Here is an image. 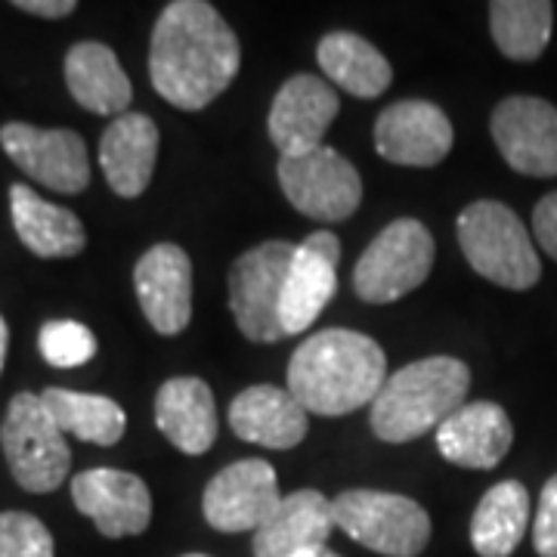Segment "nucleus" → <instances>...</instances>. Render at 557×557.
<instances>
[{"label": "nucleus", "instance_id": "20e7f679", "mask_svg": "<svg viewBox=\"0 0 557 557\" xmlns=\"http://www.w3.org/2000/svg\"><path fill=\"white\" fill-rule=\"evenodd\" d=\"M461 255L493 285L530 292L542 278V260L523 220L502 201H474L456 220Z\"/></svg>", "mask_w": 557, "mask_h": 557}, {"label": "nucleus", "instance_id": "cd10ccee", "mask_svg": "<svg viewBox=\"0 0 557 557\" xmlns=\"http://www.w3.org/2000/svg\"><path fill=\"white\" fill-rule=\"evenodd\" d=\"M555 25V7L548 0H493L490 32L498 53L515 62H536Z\"/></svg>", "mask_w": 557, "mask_h": 557}, {"label": "nucleus", "instance_id": "dca6fc26", "mask_svg": "<svg viewBox=\"0 0 557 557\" xmlns=\"http://www.w3.org/2000/svg\"><path fill=\"white\" fill-rule=\"evenodd\" d=\"M341 100L335 87H329L317 75H295L278 87L270 106L267 131L282 156H304L325 146L322 137L338 119Z\"/></svg>", "mask_w": 557, "mask_h": 557}, {"label": "nucleus", "instance_id": "5701e85b", "mask_svg": "<svg viewBox=\"0 0 557 557\" xmlns=\"http://www.w3.org/2000/svg\"><path fill=\"white\" fill-rule=\"evenodd\" d=\"M10 218L20 242L35 258H75L87 248V230L78 214L47 201L32 186H10Z\"/></svg>", "mask_w": 557, "mask_h": 557}, {"label": "nucleus", "instance_id": "c9c22d12", "mask_svg": "<svg viewBox=\"0 0 557 557\" xmlns=\"http://www.w3.org/2000/svg\"><path fill=\"white\" fill-rule=\"evenodd\" d=\"M183 557H208V555H183Z\"/></svg>", "mask_w": 557, "mask_h": 557}, {"label": "nucleus", "instance_id": "0eeeda50", "mask_svg": "<svg viewBox=\"0 0 557 557\" xmlns=\"http://www.w3.org/2000/svg\"><path fill=\"white\" fill-rule=\"evenodd\" d=\"M335 527L384 557H418L431 542V518L416 498L381 490H344L332 498Z\"/></svg>", "mask_w": 557, "mask_h": 557}, {"label": "nucleus", "instance_id": "aec40b11", "mask_svg": "<svg viewBox=\"0 0 557 557\" xmlns=\"http://www.w3.org/2000/svg\"><path fill=\"white\" fill-rule=\"evenodd\" d=\"M335 530L332 502L319 490L282 496L278 508L255 533V557H304L325 548Z\"/></svg>", "mask_w": 557, "mask_h": 557}, {"label": "nucleus", "instance_id": "f03ea898", "mask_svg": "<svg viewBox=\"0 0 557 557\" xmlns=\"http://www.w3.org/2000/svg\"><path fill=\"white\" fill-rule=\"evenodd\" d=\"M387 381L381 344L350 329H322L300 341L288 362V391L317 416H350L372 406Z\"/></svg>", "mask_w": 557, "mask_h": 557}, {"label": "nucleus", "instance_id": "a211bd4d", "mask_svg": "<svg viewBox=\"0 0 557 557\" xmlns=\"http://www.w3.org/2000/svg\"><path fill=\"white\" fill-rule=\"evenodd\" d=\"M437 449L449 465L493 471L515 443V424L498 403H465L437 428Z\"/></svg>", "mask_w": 557, "mask_h": 557}, {"label": "nucleus", "instance_id": "ddd939ff", "mask_svg": "<svg viewBox=\"0 0 557 557\" xmlns=\"http://www.w3.org/2000/svg\"><path fill=\"white\" fill-rule=\"evenodd\" d=\"M139 310L159 335H180L193 322V260L174 242L152 245L134 267Z\"/></svg>", "mask_w": 557, "mask_h": 557}, {"label": "nucleus", "instance_id": "6ab92c4d", "mask_svg": "<svg viewBox=\"0 0 557 557\" xmlns=\"http://www.w3.org/2000/svg\"><path fill=\"white\" fill-rule=\"evenodd\" d=\"M159 124L143 112H124L100 139V168L112 193L121 199H139L156 174Z\"/></svg>", "mask_w": 557, "mask_h": 557}, {"label": "nucleus", "instance_id": "bb28decb", "mask_svg": "<svg viewBox=\"0 0 557 557\" xmlns=\"http://www.w3.org/2000/svg\"><path fill=\"white\" fill-rule=\"evenodd\" d=\"M40 399L50 409L53 421L60 424L62 434H72L75 440L97 443V446H115L124 437L127 416L112 397L47 387Z\"/></svg>", "mask_w": 557, "mask_h": 557}, {"label": "nucleus", "instance_id": "393cba45", "mask_svg": "<svg viewBox=\"0 0 557 557\" xmlns=\"http://www.w3.org/2000/svg\"><path fill=\"white\" fill-rule=\"evenodd\" d=\"M317 60L325 78L357 100H375L394 81V69L387 57L375 44L350 32H332L319 40Z\"/></svg>", "mask_w": 557, "mask_h": 557}, {"label": "nucleus", "instance_id": "7c9ffc66", "mask_svg": "<svg viewBox=\"0 0 557 557\" xmlns=\"http://www.w3.org/2000/svg\"><path fill=\"white\" fill-rule=\"evenodd\" d=\"M533 548L539 557H557V474L548 478L539 496L533 520Z\"/></svg>", "mask_w": 557, "mask_h": 557}, {"label": "nucleus", "instance_id": "2eb2a0df", "mask_svg": "<svg viewBox=\"0 0 557 557\" xmlns=\"http://www.w3.org/2000/svg\"><path fill=\"white\" fill-rule=\"evenodd\" d=\"M375 149L384 161L403 168H434L449 156L456 131L449 115L424 100H399L375 121Z\"/></svg>", "mask_w": 557, "mask_h": 557}, {"label": "nucleus", "instance_id": "39448f33", "mask_svg": "<svg viewBox=\"0 0 557 557\" xmlns=\"http://www.w3.org/2000/svg\"><path fill=\"white\" fill-rule=\"evenodd\" d=\"M0 449L10 474L25 493H53L69 478L72 449L40 394L22 391L10 399L0 424Z\"/></svg>", "mask_w": 557, "mask_h": 557}, {"label": "nucleus", "instance_id": "4be33fe9", "mask_svg": "<svg viewBox=\"0 0 557 557\" xmlns=\"http://www.w3.org/2000/svg\"><path fill=\"white\" fill-rule=\"evenodd\" d=\"M156 424L183 456H205L220 431L218 403L201 379L164 381L156 394Z\"/></svg>", "mask_w": 557, "mask_h": 557}, {"label": "nucleus", "instance_id": "f257e3e1", "mask_svg": "<svg viewBox=\"0 0 557 557\" xmlns=\"http://www.w3.org/2000/svg\"><path fill=\"white\" fill-rule=\"evenodd\" d=\"M242 69V44L214 3L174 0L149 38V81L161 100L199 112L218 100Z\"/></svg>", "mask_w": 557, "mask_h": 557}, {"label": "nucleus", "instance_id": "1a4fd4ad", "mask_svg": "<svg viewBox=\"0 0 557 557\" xmlns=\"http://www.w3.org/2000/svg\"><path fill=\"white\" fill-rule=\"evenodd\" d=\"M276 174L285 199L310 220L341 223L354 218L362 201L359 171L332 146H319L304 156H282Z\"/></svg>", "mask_w": 557, "mask_h": 557}, {"label": "nucleus", "instance_id": "423d86ee", "mask_svg": "<svg viewBox=\"0 0 557 557\" xmlns=\"http://www.w3.org/2000/svg\"><path fill=\"white\" fill-rule=\"evenodd\" d=\"M437 245L416 218L387 223L354 267V292L366 304H394L424 285L434 270Z\"/></svg>", "mask_w": 557, "mask_h": 557}, {"label": "nucleus", "instance_id": "c756f323", "mask_svg": "<svg viewBox=\"0 0 557 557\" xmlns=\"http://www.w3.org/2000/svg\"><path fill=\"white\" fill-rule=\"evenodd\" d=\"M53 533L44 520L25 511H3L0 515V557H53Z\"/></svg>", "mask_w": 557, "mask_h": 557}, {"label": "nucleus", "instance_id": "c85d7f7f", "mask_svg": "<svg viewBox=\"0 0 557 557\" xmlns=\"http://www.w3.org/2000/svg\"><path fill=\"white\" fill-rule=\"evenodd\" d=\"M40 357L47 359L53 369H78L97 357L100 344L97 335L75 319H53L40 329L38 335Z\"/></svg>", "mask_w": 557, "mask_h": 557}, {"label": "nucleus", "instance_id": "7ed1b4c3", "mask_svg": "<svg viewBox=\"0 0 557 557\" xmlns=\"http://www.w3.org/2000/svg\"><path fill=\"white\" fill-rule=\"evenodd\" d=\"M471 391V369L456 357H428L387 375L369 424L384 443H409L437 431Z\"/></svg>", "mask_w": 557, "mask_h": 557}, {"label": "nucleus", "instance_id": "f704fd0d", "mask_svg": "<svg viewBox=\"0 0 557 557\" xmlns=\"http://www.w3.org/2000/svg\"><path fill=\"white\" fill-rule=\"evenodd\" d=\"M304 557H341V555L329 552V548H319V552H310V555H304Z\"/></svg>", "mask_w": 557, "mask_h": 557}, {"label": "nucleus", "instance_id": "4468645a", "mask_svg": "<svg viewBox=\"0 0 557 557\" xmlns=\"http://www.w3.org/2000/svg\"><path fill=\"white\" fill-rule=\"evenodd\" d=\"M72 502L106 539L139 536L152 523L149 486L119 468H90L72 480Z\"/></svg>", "mask_w": 557, "mask_h": 557}, {"label": "nucleus", "instance_id": "412c9836", "mask_svg": "<svg viewBox=\"0 0 557 557\" xmlns=\"http://www.w3.org/2000/svg\"><path fill=\"white\" fill-rule=\"evenodd\" d=\"M230 428L239 440L258 443L263 449H295L307 437L310 421L288 387L255 384L233 399Z\"/></svg>", "mask_w": 557, "mask_h": 557}, {"label": "nucleus", "instance_id": "a878e982", "mask_svg": "<svg viewBox=\"0 0 557 557\" xmlns=\"http://www.w3.org/2000/svg\"><path fill=\"white\" fill-rule=\"evenodd\" d=\"M530 527V493L520 480L486 490L471 518V545L480 557H511Z\"/></svg>", "mask_w": 557, "mask_h": 557}, {"label": "nucleus", "instance_id": "473e14b6", "mask_svg": "<svg viewBox=\"0 0 557 557\" xmlns=\"http://www.w3.org/2000/svg\"><path fill=\"white\" fill-rule=\"evenodd\" d=\"M13 7L28 16H40V20H65L78 10L75 0H16Z\"/></svg>", "mask_w": 557, "mask_h": 557}, {"label": "nucleus", "instance_id": "f8f14e48", "mask_svg": "<svg viewBox=\"0 0 557 557\" xmlns=\"http://www.w3.org/2000/svg\"><path fill=\"white\" fill-rule=\"evenodd\" d=\"M493 143L523 177H557V106L539 97H508L490 119Z\"/></svg>", "mask_w": 557, "mask_h": 557}, {"label": "nucleus", "instance_id": "9d476101", "mask_svg": "<svg viewBox=\"0 0 557 557\" xmlns=\"http://www.w3.org/2000/svg\"><path fill=\"white\" fill-rule=\"evenodd\" d=\"M0 146L25 177L53 193L81 196L90 186V159L78 131L10 121L0 127Z\"/></svg>", "mask_w": 557, "mask_h": 557}, {"label": "nucleus", "instance_id": "2f4dec72", "mask_svg": "<svg viewBox=\"0 0 557 557\" xmlns=\"http://www.w3.org/2000/svg\"><path fill=\"white\" fill-rule=\"evenodd\" d=\"M533 239L548 258L557 260V193H548L545 199H539L536 211H533Z\"/></svg>", "mask_w": 557, "mask_h": 557}, {"label": "nucleus", "instance_id": "6e6552de", "mask_svg": "<svg viewBox=\"0 0 557 557\" xmlns=\"http://www.w3.org/2000/svg\"><path fill=\"white\" fill-rule=\"evenodd\" d=\"M298 255V245L285 239L260 242L230 267V310L248 341L273 344L285 338L282 332V292L292 270V260Z\"/></svg>", "mask_w": 557, "mask_h": 557}, {"label": "nucleus", "instance_id": "f3484780", "mask_svg": "<svg viewBox=\"0 0 557 557\" xmlns=\"http://www.w3.org/2000/svg\"><path fill=\"white\" fill-rule=\"evenodd\" d=\"M338 260H341V239L329 230L310 233L298 245V255L292 260V270L285 278V292H282V332L288 335H304L319 313L325 310V304L335 298L338 288Z\"/></svg>", "mask_w": 557, "mask_h": 557}, {"label": "nucleus", "instance_id": "b1692460", "mask_svg": "<svg viewBox=\"0 0 557 557\" xmlns=\"http://www.w3.org/2000/svg\"><path fill=\"white\" fill-rule=\"evenodd\" d=\"M65 87L81 109L94 115H124L134 100V84L112 47L81 40L65 53Z\"/></svg>", "mask_w": 557, "mask_h": 557}, {"label": "nucleus", "instance_id": "9b49d317", "mask_svg": "<svg viewBox=\"0 0 557 557\" xmlns=\"http://www.w3.org/2000/svg\"><path fill=\"white\" fill-rule=\"evenodd\" d=\"M278 502L276 471L263 458H242L211 478L201 496V511L218 533H258Z\"/></svg>", "mask_w": 557, "mask_h": 557}, {"label": "nucleus", "instance_id": "72a5a7b5", "mask_svg": "<svg viewBox=\"0 0 557 557\" xmlns=\"http://www.w3.org/2000/svg\"><path fill=\"white\" fill-rule=\"evenodd\" d=\"M7 347H10V329H7V319L0 317V372H3V362H7Z\"/></svg>", "mask_w": 557, "mask_h": 557}]
</instances>
